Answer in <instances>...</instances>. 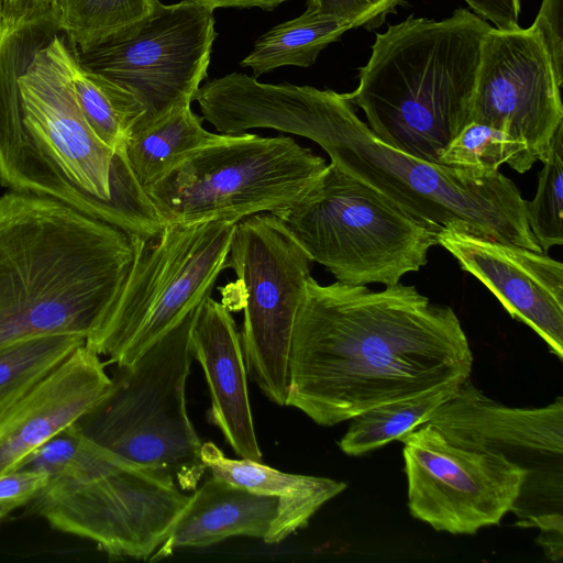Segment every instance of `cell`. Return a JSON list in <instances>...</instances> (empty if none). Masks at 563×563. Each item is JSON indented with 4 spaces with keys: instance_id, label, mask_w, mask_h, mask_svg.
Segmentation results:
<instances>
[{
    "instance_id": "1",
    "label": "cell",
    "mask_w": 563,
    "mask_h": 563,
    "mask_svg": "<svg viewBox=\"0 0 563 563\" xmlns=\"http://www.w3.org/2000/svg\"><path fill=\"white\" fill-rule=\"evenodd\" d=\"M460 319L400 282L383 290L308 278L297 312L285 406L324 427L470 379Z\"/></svg>"
},
{
    "instance_id": "2",
    "label": "cell",
    "mask_w": 563,
    "mask_h": 563,
    "mask_svg": "<svg viewBox=\"0 0 563 563\" xmlns=\"http://www.w3.org/2000/svg\"><path fill=\"white\" fill-rule=\"evenodd\" d=\"M75 51L54 12L0 24V184L60 201L135 240L164 224L113 151L86 122L73 85Z\"/></svg>"
},
{
    "instance_id": "3",
    "label": "cell",
    "mask_w": 563,
    "mask_h": 563,
    "mask_svg": "<svg viewBox=\"0 0 563 563\" xmlns=\"http://www.w3.org/2000/svg\"><path fill=\"white\" fill-rule=\"evenodd\" d=\"M135 241L52 198L0 196V349L47 333L87 340L126 280Z\"/></svg>"
},
{
    "instance_id": "4",
    "label": "cell",
    "mask_w": 563,
    "mask_h": 563,
    "mask_svg": "<svg viewBox=\"0 0 563 563\" xmlns=\"http://www.w3.org/2000/svg\"><path fill=\"white\" fill-rule=\"evenodd\" d=\"M490 27L463 8L440 21L410 15L376 34L357 88L344 97L364 111L383 143L439 164L442 150L471 121Z\"/></svg>"
},
{
    "instance_id": "5",
    "label": "cell",
    "mask_w": 563,
    "mask_h": 563,
    "mask_svg": "<svg viewBox=\"0 0 563 563\" xmlns=\"http://www.w3.org/2000/svg\"><path fill=\"white\" fill-rule=\"evenodd\" d=\"M331 163L372 187L438 234L449 225L542 252L529 228L526 200L497 172L479 175L432 164L376 137L344 93L334 92L314 142Z\"/></svg>"
},
{
    "instance_id": "6",
    "label": "cell",
    "mask_w": 563,
    "mask_h": 563,
    "mask_svg": "<svg viewBox=\"0 0 563 563\" xmlns=\"http://www.w3.org/2000/svg\"><path fill=\"white\" fill-rule=\"evenodd\" d=\"M197 313L131 364L117 366L107 393L74 423L95 445L183 490H195L207 471L185 394Z\"/></svg>"
},
{
    "instance_id": "7",
    "label": "cell",
    "mask_w": 563,
    "mask_h": 563,
    "mask_svg": "<svg viewBox=\"0 0 563 563\" xmlns=\"http://www.w3.org/2000/svg\"><path fill=\"white\" fill-rule=\"evenodd\" d=\"M312 262L338 282L385 286L427 263L437 234L334 163L276 214Z\"/></svg>"
},
{
    "instance_id": "8",
    "label": "cell",
    "mask_w": 563,
    "mask_h": 563,
    "mask_svg": "<svg viewBox=\"0 0 563 563\" xmlns=\"http://www.w3.org/2000/svg\"><path fill=\"white\" fill-rule=\"evenodd\" d=\"M327 166L324 158L291 137L223 134L145 192L164 225L240 221L288 209Z\"/></svg>"
},
{
    "instance_id": "9",
    "label": "cell",
    "mask_w": 563,
    "mask_h": 563,
    "mask_svg": "<svg viewBox=\"0 0 563 563\" xmlns=\"http://www.w3.org/2000/svg\"><path fill=\"white\" fill-rule=\"evenodd\" d=\"M236 222L164 225L154 238L136 240L126 280L85 343L117 366L128 365L197 313L227 268Z\"/></svg>"
},
{
    "instance_id": "10",
    "label": "cell",
    "mask_w": 563,
    "mask_h": 563,
    "mask_svg": "<svg viewBox=\"0 0 563 563\" xmlns=\"http://www.w3.org/2000/svg\"><path fill=\"white\" fill-rule=\"evenodd\" d=\"M216 35L213 11L207 7L191 0L173 4L156 0L137 23L85 51H74L84 69L133 103L139 119L131 136L174 109L191 104L208 75Z\"/></svg>"
},
{
    "instance_id": "11",
    "label": "cell",
    "mask_w": 563,
    "mask_h": 563,
    "mask_svg": "<svg viewBox=\"0 0 563 563\" xmlns=\"http://www.w3.org/2000/svg\"><path fill=\"white\" fill-rule=\"evenodd\" d=\"M311 263L275 214L256 213L235 223L227 268L242 287L240 335L246 372L279 406L286 401L294 324Z\"/></svg>"
},
{
    "instance_id": "12",
    "label": "cell",
    "mask_w": 563,
    "mask_h": 563,
    "mask_svg": "<svg viewBox=\"0 0 563 563\" xmlns=\"http://www.w3.org/2000/svg\"><path fill=\"white\" fill-rule=\"evenodd\" d=\"M189 497L174 481L122 461L89 478L51 481L32 503L54 529L111 556L148 561Z\"/></svg>"
},
{
    "instance_id": "13",
    "label": "cell",
    "mask_w": 563,
    "mask_h": 563,
    "mask_svg": "<svg viewBox=\"0 0 563 563\" xmlns=\"http://www.w3.org/2000/svg\"><path fill=\"white\" fill-rule=\"evenodd\" d=\"M404 443L410 515L437 531L475 534L517 503L527 473L504 455L454 445L423 423Z\"/></svg>"
},
{
    "instance_id": "14",
    "label": "cell",
    "mask_w": 563,
    "mask_h": 563,
    "mask_svg": "<svg viewBox=\"0 0 563 563\" xmlns=\"http://www.w3.org/2000/svg\"><path fill=\"white\" fill-rule=\"evenodd\" d=\"M454 445L504 455L527 473L511 511L522 527L532 518L561 512L563 500V399L516 408L497 402L470 379L426 422Z\"/></svg>"
},
{
    "instance_id": "15",
    "label": "cell",
    "mask_w": 563,
    "mask_h": 563,
    "mask_svg": "<svg viewBox=\"0 0 563 563\" xmlns=\"http://www.w3.org/2000/svg\"><path fill=\"white\" fill-rule=\"evenodd\" d=\"M561 86L542 34L532 24L484 35L471 121L499 129L543 162L563 123Z\"/></svg>"
},
{
    "instance_id": "16",
    "label": "cell",
    "mask_w": 563,
    "mask_h": 563,
    "mask_svg": "<svg viewBox=\"0 0 563 563\" xmlns=\"http://www.w3.org/2000/svg\"><path fill=\"white\" fill-rule=\"evenodd\" d=\"M438 244L484 284L508 313L530 327L563 360V264L544 252L449 225Z\"/></svg>"
},
{
    "instance_id": "17",
    "label": "cell",
    "mask_w": 563,
    "mask_h": 563,
    "mask_svg": "<svg viewBox=\"0 0 563 563\" xmlns=\"http://www.w3.org/2000/svg\"><path fill=\"white\" fill-rule=\"evenodd\" d=\"M100 355L86 343L0 416V475L84 416L109 389Z\"/></svg>"
},
{
    "instance_id": "18",
    "label": "cell",
    "mask_w": 563,
    "mask_h": 563,
    "mask_svg": "<svg viewBox=\"0 0 563 563\" xmlns=\"http://www.w3.org/2000/svg\"><path fill=\"white\" fill-rule=\"evenodd\" d=\"M192 356L200 363L211 397L209 421L241 459L262 462L247 391L241 335L224 302L207 298L190 336Z\"/></svg>"
},
{
    "instance_id": "19",
    "label": "cell",
    "mask_w": 563,
    "mask_h": 563,
    "mask_svg": "<svg viewBox=\"0 0 563 563\" xmlns=\"http://www.w3.org/2000/svg\"><path fill=\"white\" fill-rule=\"evenodd\" d=\"M277 511V497L212 476L189 497L148 561L163 560L178 549L210 547L235 536L264 540Z\"/></svg>"
},
{
    "instance_id": "20",
    "label": "cell",
    "mask_w": 563,
    "mask_h": 563,
    "mask_svg": "<svg viewBox=\"0 0 563 563\" xmlns=\"http://www.w3.org/2000/svg\"><path fill=\"white\" fill-rule=\"evenodd\" d=\"M201 460L212 476L261 495L278 498L277 516L264 541L279 543L297 530L327 501L346 488L328 477L284 473L247 459H230L212 442L201 445Z\"/></svg>"
},
{
    "instance_id": "21",
    "label": "cell",
    "mask_w": 563,
    "mask_h": 563,
    "mask_svg": "<svg viewBox=\"0 0 563 563\" xmlns=\"http://www.w3.org/2000/svg\"><path fill=\"white\" fill-rule=\"evenodd\" d=\"M191 104L180 106L142 131L131 135L123 147L128 165L146 191L196 151L218 142L202 126Z\"/></svg>"
},
{
    "instance_id": "22",
    "label": "cell",
    "mask_w": 563,
    "mask_h": 563,
    "mask_svg": "<svg viewBox=\"0 0 563 563\" xmlns=\"http://www.w3.org/2000/svg\"><path fill=\"white\" fill-rule=\"evenodd\" d=\"M351 29L354 26L345 20L321 15L307 8L299 16L261 35L240 65L250 67L255 78L282 66L309 67L322 49Z\"/></svg>"
},
{
    "instance_id": "23",
    "label": "cell",
    "mask_w": 563,
    "mask_h": 563,
    "mask_svg": "<svg viewBox=\"0 0 563 563\" xmlns=\"http://www.w3.org/2000/svg\"><path fill=\"white\" fill-rule=\"evenodd\" d=\"M461 385H446L418 396L369 408L350 420L339 441L343 453L360 456L399 440L426 423L434 410L452 398Z\"/></svg>"
},
{
    "instance_id": "24",
    "label": "cell",
    "mask_w": 563,
    "mask_h": 563,
    "mask_svg": "<svg viewBox=\"0 0 563 563\" xmlns=\"http://www.w3.org/2000/svg\"><path fill=\"white\" fill-rule=\"evenodd\" d=\"M86 339L71 333L23 338L0 349V416L60 365Z\"/></svg>"
},
{
    "instance_id": "25",
    "label": "cell",
    "mask_w": 563,
    "mask_h": 563,
    "mask_svg": "<svg viewBox=\"0 0 563 563\" xmlns=\"http://www.w3.org/2000/svg\"><path fill=\"white\" fill-rule=\"evenodd\" d=\"M156 0H54L60 30L76 51H85L137 23Z\"/></svg>"
},
{
    "instance_id": "26",
    "label": "cell",
    "mask_w": 563,
    "mask_h": 563,
    "mask_svg": "<svg viewBox=\"0 0 563 563\" xmlns=\"http://www.w3.org/2000/svg\"><path fill=\"white\" fill-rule=\"evenodd\" d=\"M438 163L488 176L504 164L522 174L536 162L523 142L488 124L470 121L442 150Z\"/></svg>"
},
{
    "instance_id": "27",
    "label": "cell",
    "mask_w": 563,
    "mask_h": 563,
    "mask_svg": "<svg viewBox=\"0 0 563 563\" xmlns=\"http://www.w3.org/2000/svg\"><path fill=\"white\" fill-rule=\"evenodd\" d=\"M73 85L81 113L98 139L113 151L124 147L139 113L133 103L101 77L75 60Z\"/></svg>"
},
{
    "instance_id": "28",
    "label": "cell",
    "mask_w": 563,
    "mask_h": 563,
    "mask_svg": "<svg viewBox=\"0 0 563 563\" xmlns=\"http://www.w3.org/2000/svg\"><path fill=\"white\" fill-rule=\"evenodd\" d=\"M123 459L88 441L73 423L31 452L15 470L45 473L54 479H85L104 473Z\"/></svg>"
},
{
    "instance_id": "29",
    "label": "cell",
    "mask_w": 563,
    "mask_h": 563,
    "mask_svg": "<svg viewBox=\"0 0 563 563\" xmlns=\"http://www.w3.org/2000/svg\"><path fill=\"white\" fill-rule=\"evenodd\" d=\"M538 177L534 198L526 200V217L542 252L563 244V123L555 131Z\"/></svg>"
},
{
    "instance_id": "30",
    "label": "cell",
    "mask_w": 563,
    "mask_h": 563,
    "mask_svg": "<svg viewBox=\"0 0 563 563\" xmlns=\"http://www.w3.org/2000/svg\"><path fill=\"white\" fill-rule=\"evenodd\" d=\"M405 0H308L307 8L321 15L350 22L354 29L372 30L380 26L388 14Z\"/></svg>"
},
{
    "instance_id": "31",
    "label": "cell",
    "mask_w": 563,
    "mask_h": 563,
    "mask_svg": "<svg viewBox=\"0 0 563 563\" xmlns=\"http://www.w3.org/2000/svg\"><path fill=\"white\" fill-rule=\"evenodd\" d=\"M48 482L45 473L29 470H14L0 475V514L5 516L32 501Z\"/></svg>"
},
{
    "instance_id": "32",
    "label": "cell",
    "mask_w": 563,
    "mask_h": 563,
    "mask_svg": "<svg viewBox=\"0 0 563 563\" xmlns=\"http://www.w3.org/2000/svg\"><path fill=\"white\" fill-rule=\"evenodd\" d=\"M533 25L542 34L550 52L555 75L563 81V33H562V0H542Z\"/></svg>"
},
{
    "instance_id": "33",
    "label": "cell",
    "mask_w": 563,
    "mask_h": 563,
    "mask_svg": "<svg viewBox=\"0 0 563 563\" xmlns=\"http://www.w3.org/2000/svg\"><path fill=\"white\" fill-rule=\"evenodd\" d=\"M476 15L504 31L519 29L520 0H464Z\"/></svg>"
},
{
    "instance_id": "34",
    "label": "cell",
    "mask_w": 563,
    "mask_h": 563,
    "mask_svg": "<svg viewBox=\"0 0 563 563\" xmlns=\"http://www.w3.org/2000/svg\"><path fill=\"white\" fill-rule=\"evenodd\" d=\"M525 528H539L538 543L552 561H561L563 554V516L561 512L544 514L530 519Z\"/></svg>"
},
{
    "instance_id": "35",
    "label": "cell",
    "mask_w": 563,
    "mask_h": 563,
    "mask_svg": "<svg viewBox=\"0 0 563 563\" xmlns=\"http://www.w3.org/2000/svg\"><path fill=\"white\" fill-rule=\"evenodd\" d=\"M54 12V0H3L1 24H16Z\"/></svg>"
},
{
    "instance_id": "36",
    "label": "cell",
    "mask_w": 563,
    "mask_h": 563,
    "mask_svg": "<svg viewBox=\"0 0 563 563\" xmlns=\"http://www.w3.org/2000/svg\"><path fill=\"white\" fill-rule=\"evenodd\" d=\"M207 7L210 10L217 8H260L272 11L288 0H191Z\"/></svg>"
},
{
    "instance_id": "37",
    "label": "cell",
    "mask_w": 563,
    "mask_h": 563,
    "mask_svg": "<svg viewBox=\"0 0 563 563\" xmlns=\"http://www.w3.org/2000/svg\"><path fill=\"white\" fill-rule=\"evenodd\" d=\"M3 16V0H0V24L2 23Z\"/></svg>"
},
{
    "instance_id": "38",
    "label": "cell",
    "mask_w": 563,
    "mask_h": 563,
    "mask_svg": "<svg viewBox=\"0 0 563 563\" xmlns=\"http://www.w3.org/2000/svg\"><path fill=\"white\" fill-rule=\"evenodd\" d=\"M4 517H5L4 515L0 514V522H1V520H2Z\"/></svg>"
}]
</instances>
